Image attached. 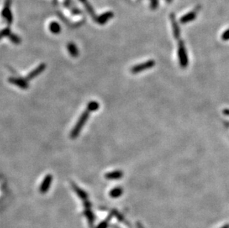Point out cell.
Returning a JSON list of instances; mask_svg holds the SVG:
<instances>
[{
	"label": "cell",
	"instance_id": "obj_1",
	"mask_svg": "<svg viewBox=\"0 0 229 228\" xmlns=\"http://www.w3.org/2000/svg\"><path fill=\"white\" fill-rule=\"evenodd\" d=\"M90 113V112H89L88 110H85L84 112L82 113V115L80 116V117H79V118L78 122H77V124L75 125L74 127H73V130L71 131V135H70L71 139H74L78 137L79 133H80L81 132V130H82V127H84L85 124L86 123L87 120H88V118H89Z\"/></svg>",
	"mask_w": 229,
	"mask_h": 228
},
{
	"label": "cell",
	"instance_id": "obj_2",
	"mask_svg": "<svg viewBox=\"0 0 229 228\" xmlns=\"http://www.w3.org/2000/svg\"><path fill=\"white\" fill-rule=\"evenodd\" d=\"M178 56L180 60V64L182 68H185L188 64V59L186 48L183 42H179L178 44Z\"/></svg>",
	"mask_w": 229,
	"mask_h": 228
},
{
	"label": "cell",
	"instance_id": "obj_3",
	"mask_svg": "<svg viewBox=\"0 0 229 228\" xmlns=\"http://www.w3.org/2000/svg\"><path fill=\"white\" fill-rule=\"evenodd\" d=\"M154 65H155L154 61L149 60L144 63H141V64L134 65L131 69V73L134 74L139 73L140 72L144 71V70L151 69V68H152Z\"/></svg>",
	"mask_w": 229,
	"mask_h": 228
},
{
	"label": "cell",
	"instance_id": "obj_4",
	"mask_svg": "<svg viewBox=\"0 0 229 228\" xmlns=\"http://www.w3.org/2000/svg\"><path fill=\"white\" fill-rule=\"evenodd\" d=\"M10 4H11V0H6L5 2L4 8H3L2 12V16L5 19H6V21L8 22V25H10L13 22L12 13L10 9Z\"/></svg>",
	"mask_w": 229,
	"mask_h": 228
},
{
	"label": "cell",
	"instance_id": "obj_5",
	"mask_svg": "<svg viewBox=\"0 0 229 228\" xmlns=\"http://www.w3.org/2000/svg\"><path fill=\"white\" fill-rule=\"evenodd\" d=\"M9 82L17 86L18 88L21 89H27L28 88V84L26 79H22V78H16V77H10L8 79Z\"/></svg>",
	"mask_w": 229,
	"mask_h": 228
},
{
	"label": "cell",
	"instance_id": "obj_6",
	"mask_svg": "<svg viewBox=\"0 0 229 228\" xmlns=\"http://www.w3.org/2000/svg\"><path fill=\"white\" fill-rule=\"evenodd\" d=\"M46 68L45 64H40L37 68H36L34 69L32 71H31L30 73L27 75L26 77V80H32L33 79H34L35 77H38L40 74H41L42 72L44 71Z\"/></svg>",
	"mask_w": 229,
	"mask_h": 228
},
{
	"label": "cell",
	"instance_id": "obj_7",
	"mask_svg": "<svg viewBox=\"0 0 229 228\" xmlns=\"http://www.w3.org/2000/svg\"><path fill=\"white\" fill-rule=\"evenodd\" d=\"M52 176L50 175H47L44 179L43 181H42L41 186L40 188V192L41 193H45L48 192V190H49L50 187H51V182H52Z\"/></svg>",
	"mask_w": 229,
	"mask_h": 228
},
{
	"label": "cell",
	"instance_id": "obj_8",
	"mask_svg": "<svg viewBox=\"0 0 229 228\" xmlns=\"http://www.w3.org/2000/svg\"><path fill=\"white\" fill-rule=\"evenodd\" d=\"M123 176V173L121 170H114V171L109 172L105 174V178L108 180H118L121 179Z\"/></svg>",
	"mask_w": 229,
	"mask_h": 228
},
{
	"label": "cell",
	"instance_id": "obj_9",
	"mask_svg": "<svg viewBox=\"0 0 229 228\" xmlns=\"http://www.w3.org/2000/svg\"><path fill=\"white\" fill-rule=\"evenodd\" d=\"M114 16V14L112 12H106L102 14L100 16L97 17V22L99 25H104L106 22H108L110 19H111Z\"/></svg>",
	"mask_w": 229,
	"mask_h": 228
},
{
	"label": "cell",
	"instance_id": "obj_10",
	"mask_svg": "<svg viewBox=\"0 0 229 228\" xmlns=\"http://www.w3.org/2000/svg\"><path fill=\"white\" fill-rule=\"evenodd\" d=\"M67 48L68 53H70V55H71L72 57H74L75 58V57L78 56H79L78 48H77V47L74 44L72 43V42H70V43H68V44Z\"/></svg>",
	"mask_w": 229,
	"mask_h": 228
},
{
	"label": "cell",
	"instance_id": "obj_11",
	"mask_svg": "<svg viewBox=\"0 0 229 228\" xmlns=\"http://www.w3.org/2000/svg\"><path fill=\"white\" fill-rule=\"evenodd\" d=\"M196 16H197V13L194 12V11L188 13L182 17H181L180 22L181 23H187V22H191L192 20H194V19L196 18Z\"/></svg>",
	"mask_w": 229,
	"mask_h": 228
},
{
	"label": "cell",
	"instance_id": "obj_12",
	"mask_svg": "<svg viewBox=\"0 0 229 228\" xmlns=\"http://www.w3.org/2000/svg\"><path fill=\"white\" fill-rule=\"evenodd\" d=\"M171 22H172L173 25V36L176 39L179 38L180 35V27H179L178 25H177L176 20H175V17L172 14L171 16Z\"/></svg>",
	"mask_w": 229,
	"mask_h": 228
},
{
	"label": "cell",
	"instance_id": "obj_13",
	"mask_svg": "<svg viewBox=\"0 0 229 228\" xmlns=\"http://www.w3.org/2000/svg\"><path fill=\"white\" fill-rule=\"evenodd\" d=\"M49 29L51 31V32L52 33H54V34H58L61 31V27L60 24L56 22H51V24L49 25Z\"/></svg>",
	"mask_w": 229,
	"mask_h": 228
},
{
	"label": "cell",
	"instance_id": "obj_14",
	"mask_svg": "<svg viewBox=\"0 0 229 228\" xmlns=\"http://www.w3.org/2000/svg\"><path fill=\"white\" fill-rule=\"evenodd\" d=\"M83 4H84L86 10L88 12V14H89L90 15V16H91V17L93 18L94 20H96V21H97V16L95 15V12H94L93 7H91V5H90L89 2H88L87 1V0H85V1L84 2H83Z\"/></svg>",
	"mask_w": 229,
	"mask_h": 228
},
{
	"label": "cell",
	"instance_id": "obj_15",
	"mask_svg": "<svg viewBox=\"0 0 229 228\" xmlns=\"http://www.w3.org/2000/svg\"><path fill=\"white\" fill-rule=\"evenodd\" d=\"M72 187H73V190H75V192L77 193V195H78L81 199H86L87 198H88V195H87L86 193L85 192L84 190H82V189L79 188L78 186H77L75 184H72Z\"/></svg>",
	"mask_w": 229,
	"mask_h": 228
},
{
	"label": "cell",
	"instance_id": "obj_16",
	"mask_svg": "<svg viewBox=\"0 0 229 228\" xmlns=\"http://www.w3.org/2000/svg\"><path fill=\"white\" fill-rule=\"evenodd\" d=\"M99 104L96 101H91L87 105V110L89 112H94L99 110Z\"/></svg>",
	"mask_w": 229,
	"mask_h": 228
},
{
	"label": "cell",
	"instance_id": "obj_17",
	"mask_svg": "<svg viewBox=\"0 0 229 228\" xmlns=\"http://www.w3.org/2000/svg\"><path fill=\"white\" fill-rule=\"evenodd\" d=\"M122 193H123V189L121 188H115L110 190V196L112 198H118L122 195Z\"/></svg>",
	"mask_w": 229,
	"mask_h": 228
},
{
	"label": "cell",
	"instance_id": "obj_18",
	"mask_svg": "<svg viewBox=\"0 0 229 228\" xmlns=\"http://www.w3.org/2000/svg\"><path fill=\"white\" fill-rule=\"evenodd\" d=\"M9 36H10V39L11 40V42L14 44H20V42H21V39H20L18 36H16V35L14 34V33H11V34H10V35H9Z\"/></svg>",
	"mask_w": 229,
	"mask_h": 228
},
{
	"label": "cell",
	"instance_id": "obj_19",
	"mask_svg": "<svg viewBox=\"0 0 229 228\" xmlns=\"http://www.w3.org/2000/svg\"><path fill=\"white\" fill-rule=\"evenodd\" d=\"M10 34V30L8 28H5L4 30L0 32V39H2V37H4L5 36H9Z\"/></svg>",
	"mask_w": 229,
	"mask_h": 228
},
{
	"label": "cell",
	"instance_id": "obj_20",
	"mask_svg": "<svg viewBox=\"0 0 229 228\" xmlns=\"http://www.w3.org/2000/svg\"><path fill=\"white\" fill-rule=\"evenodd\" d=\"M222 39L224 41H228L229 40V29L226 30V31H224L222 34Z\"/></svg>",
	"mask_w": 229,
	"mask_h": 228
},
{
	"label": "cell",
	"instance_id": "obj_21",
	"mask_svg": "<svg viewBox=\"0 0 229 228\" xmlns=\"http://www.w3.org/2000/svg\"><path fill=\"white\" fill-rule=\"evenodd\" d=\"M85 214H86V216H88V218H89L90 222H94L93 221V220H94V216H93V214H92V213L90 212V211L89 210L86 211Z\"/></svg>",
	"mask_w": 229,
	"mask_h": 228
},
{
	"label": "cell",
	"instance_id": "obj_22",
	"mask_svg": "<svg viewBox=\"0 0 229 228\" xmlns=\"http://www.w3.org/2000/svg\"><path fill=\"white\" fill-rule=\"evenodd\" d=\"M108 222L105 220V221L102 222L100 225H99L97 228H107V227H108Z\"/></svg>",
	"mask_w": 229,
	"mask_h": 228
},
{
	"label": "cell",
	"instance_id": "obj_23",
	"mask_svg": "<svg viewBox=\"0 0 229 228\" xmlns=\"http://www.w3.org/2000/svg\"><path fill=\"white\" fill-rule=\"evenodd\" d=\"M151 7H152L153 9L156 8V7H157V5H158L157 0H151Z\"/></svg>",
	"mask_w": 229,
	"mask_h": 228
},
{
	"label": "cell",
	"instance_id": "obj_24",
	"mask_svg": "<svg viewBox=\"0 0 229 228\" xmlns=\"http://www.w3.org/2000/svg\"><path fill=\"white\" fill-rule=\"evenodd\" d=\"M85 1V0H80V2H82V3L84 2Z\"/></svg>",
	"mask_w": 229,
	"mask_h": 228
}]
</instances>
